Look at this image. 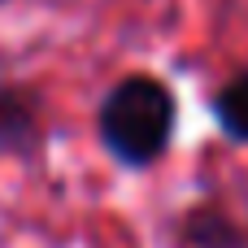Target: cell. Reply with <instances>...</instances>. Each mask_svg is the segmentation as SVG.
I'll return each instance as SVG.
<instances>
[{
	"mask_svg": "<svg viewBox=\"0 0 248 248\" xmlns=\"http://www.w3.org/2000/svg\"><path fill=\"white\" fill-rule=\"evenodd\" d=\"M174 135V96L148 74L122 78L100 105V140L122 166H153Z\"/></svg>",
	"mask_w": 248,
	"mask_h": 248,
	"instance_id": "cell-1",
	"label": "cell"
},
{
	"mask_svg": "<svg viewBox=\"0 0 248 248\" xmlns=\"http://www.w3.org/2000/svg\"><path fill=\"white\" fill-rule=\"evenodd\" d=\"M214 118H218V126H222L231 140L248 144V74L231 78V83L214 96Z\"/></svg>",
	"mask_w": 248,
	"mask_h": 248,
	"instance_id": "cell-3",
	"label": "cell"
},
{
	"mask_svg": "<svg viewBox=\"0 0 248 248\" xmlns=\"http://www.w3.org/2000/svg\"><path fill=\"white\" fill-rule=\"evenodd\" d=\"M35 144H39L35 105L22 92L0 87V148H35Z\"/></svg>",
	"mask_w": 248,
	"mask_h": 248,
	"instance_id": "cell-2",
	"label": "cell"
},
{
	"mask_svg": "<svg viewBox=\"0 0 248 248\" xmlns=\"http://www.w3.org/2000/svg\"><path fill=\"white\" fill-rule=\"evenodd\" d=\"M187 240L196 248H244L248 244L244 231L231 227L227 214H218V209H196L187 218Z\"/></svg>",
	"mask_w": 248,
	"mask_h": 248,
	"instance_id": "cell-4",
	"label": "cell"
}]
</instances>
